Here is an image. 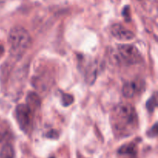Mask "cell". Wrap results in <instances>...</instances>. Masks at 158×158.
<instances>
[{
  "mask_svg": "<svg viewBox=\"0 0 158 158\" xmlns=\"http://www.w3.org/2000/svg\"><path fill=\"white\" fill-rule=\"evenodd\" d=\"M63 102L64 105H69L73 102V97L69 94H65L63 97Z\"/></svg>",
  "mask_w": 158,
  "mask_h": 158,
  "instance_id": "10",
  "label": "cell"
},
{
  "mask_svg": "<svg viewBox=\"0 0 158 158\" xmlns=\"http://www.w3.org/2000/svg\"><path fill=\"white\" fill-rule=\"evenodd\" d=\"M117 54L122 61L127 64H136L141 60V54L132 44H120L117 46Z\"/></svg>",
  "mask_w": 158,
  "mask_h": 158,
  "instance_id": "3",
  "label": "cell"
},
{
  "mask_svg": "<svg viewBox=\"0 0 158 158\" xmlns=\"http://www.w3.org/2000/svg\"><path fill=\"white\" fill-rule=\"evenodd\" d=\"M16 120L20 128L27 132L31 128L32 122V109L28 105H19L15 108Z\"/></svg>",
  "mask_w": 158,
  "mask_h": 158,
  "instance_id": "4",
  "label": "cell"
},
{
  "mask_svg": "<svg viewBox=\"0 0 158 158\" xmlns=\"http://www.w3.org/2000/svg\"><path fill=\"white\" fill-rule=\"evenodd\" d=\"M111 125L114 133L118 137H127L134 134L138 128V117L133 105L120 103L111 112Z\"/></svg>",
  "mask_w": 158,
  "mask_h": 158,
  "instance_id": "1",
  "label": "cell"
},
{
  "mask_svg": "<svg viewBox=\"0 0 158 158\" xmlns=\"http://www.w3.org/2000/svg\"><path fill=\"white\" fill-rule=\"evenodd\" d=\"M6 136V132H5L4 130H2L1 129H0V143H2L3 140H4Z\"/></svg>",
  "mask_w": 158,
  "mask_h": 158,
  "instance_id": "11",
  "label": "cell"
},
{
  "mask_svg": "<svg viewBox=\"0 0 158 158\" xmlns=\"http://www.w3.org/2000/svg\"><path fill=\"white\" fill-rule=\"evenodd\" d=\"M157 98L156 97H151V99H150L149 102H148V105L147 107L149 109V111H153V110L155 108V107L157 106Z\"/></svg>",
  "mask_w": 158,
  "mask_h": 158,
  "instance_id": "9",
  "label": "cell"
},
{
  "mask_svg": "<svg viewBox=\"0 0 158 158\" xmlns=\"http://www.w3.org/2000/svg\"><path fill=\"white\" fill-rule=\"evenodd\" d=\"M143 88V84H142L140 81H131L124 84L123 87V94L127 98H132L138 94L142 91Z\"/></svg>",
  "mask_w": 158,
  "mask_h": 158,
  "instance_id": "6",
  "label": "cell"
},
{
  "mask_svg": "<svg viewBox=\"0 0 158 158\" xmlns=\"http://www.w3.org/2000/svg\"><path fill=\"white\" fill-rule=\"evenodd\" d=\"M31 37L28 31L22 26L12 28L9 34V44L10 52L15 57H20L29 48Z\"/></svg>",
  "mask_w": 158,
  "mask_h": 158,
  "instance_id": "2",
  "label": "cell"
},
{
  "mask_svg": "<svg viewBox=\"0 0 158 158\" xmlns=\"http://www.w3.org/2000/svg\"><path fill=\"white\" fill-rule=\"evenodd\" d=\"M15 152L12 145L7 143L5 144L0 150V158H14Z\"/></svg>",
  "mask_w": 158,
  "mask_h": 158,
  "instance_id": "8",
  "label": "cell"
},
{
  "mask_svg": "<svg viewBox=\"0 0 158 158\" xmlns=\"http://www.w3.org/2000/svg\"><path fill=\"white\" fill-rule=\"evenodd\" d=\"M110 32L113 37L120 41H129V40H132L135 37V35L132 31L117 23L111 26Z\"/></svg>",
  "mask_w": 158,
  "mask_h": 158,
  "instance_id": "5",
  "label": "cell"
},
{
  "mask_svg": "<svg viewBox=\"0 0 158 158\" xmlns=\"http://www.w3.org/2000/svg\"><path fill=\"white\" fill-rule=\"evenodd\" d=\"M6 0H0V6H2L5 2H6Z\"/></svg>",
  "mask_w": 158,
  "mask_h": 158,
  "instance_id": "12",
  "label": "cell"
},
{
  "mask_svg": "<svg viewBox=\"0 0 158 158\" xmlns=\"http://www.w3.org/2000/svg\"><path fill=\"white\" fill-rule=\"evenodd\" d=\"M136 153H137V150L134 144L123 146L118 151L120 158H137Z\"/></svg>",
  "mask_w": 158,
  "mask_h": 158,
  "instance_id": "7",
  "label": "cell"
}]
</instances>
